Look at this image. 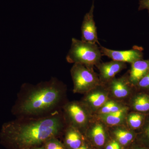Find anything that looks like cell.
Returning <instances> with one entry per match:
<instances>
[{
	"mask_svg": "<svg viewBox=\"0 0 149 149\" xmlns=\"http://www.w3.org/2000/svg\"><path fill=\"white\" fill-rule=\"evenodd\" d=\"M65 124L59 110L42 117L16 118L2 126L1 141L10 149H28L56 137Z\"/></svg>",
	"mask_w": 149,
	"mask_h": 149,
	"instance_id": "cell-1",
	"label": "cell"
},
{
	"mask_svg": "<svg viewBox=\"0 0 149 149\" xmlns=\"http://www.w3.org/2000/svg\"><path fill=\"white\" fill-rule=\"evenodd\" d=\"M65 85L56 77L37 85L24 83L12 108L16 118L40 117L59 110L63 105Z\"/></svg>",
	"mask_w": 149,
	"mask_h": 149,
	"instance_id": "cell-2",
	"label": "cell"
},
{
	"mask_svg": "<svg viewBox=\"0 0 149 149\" xmlns=\"http://www.w3.org/2000/svg\"><path fill=\"white\" fill-rule=\"evenodd\" d=\"M102 56L97 44L73 38L66 60L69 63H80L93 68L100 63Z\"/></svg>",
	"mask_w": 149,
	"mask_h": 149,
	"instance_id": "cell-3",
	"label": "cell"
},
{
	"mask_svg": "<svg viewBox=\"0 0 149 149\" xmlns=\"http://www.w3.org/2000/svg\"><path fill=\"white\" fill-rule=\"evenodd\" d=\"M65 123L81 131H85L94 117V114L82 101L65 103L62 108Z\"/></svg>",
	"mask_w": 149,
	"mask_h": 149,
	"instance_id": "cell-4",
	"label": "cell"
},
{
	"mask_svg": "<svg viewBox=\"0 0 149 149\" xmlns=\"http://www.w3.org/2000/svg\"><path fill=\"white\" fill-rule=\"evenodd\" d=\"M74 93L86 94L102 84L99 75L90 68L80 63H74L70 70Z\"/></svg>",
	"mask_w": 149,
	"mask_h": 149,
	"instance_id": "cell-5",
	"label": "cell"
},
{
	"mask_svg": "<svg viewBox=\"0 0 149 149\" xmlns=\"http://www.w3.org/2000/svg\"><path fill=\"white\" fill-rule=\"evenodd\" d=\"M105 85L109 92L110 97L117 100L122 101L129 99L136 91L135 87L130 84L129 75L125 74L122 77L113 78Z\"/></svg>",
	"mask_w": 149,
	"mask_h": 149,
	"instance_id": "cell-6",
	"label": "cell"
},
{
	"mask_svg": "<svg viewBox=\"0 0 149 149\" xmlns=\"http://www.w3.org/2000/svg\"><path fill=\"white\" fill-rule=\"evenodd\" d=\"M110 98L106 85L102 83L85 94L81 101L94 115Z\"/></svg>",
	"mask_w": 149,
	"mask_h": 149,
	"instance_id": "cell-7",
	"label": "cell"
},
{
	"mask_svg": "<svg viewBox=\"0 0 149 149\" xmlns=\"http://www.w3.org/2000/svg\"><path fill=\"white\" fill-rule=\"evenodd\" d=\"M102 54L116 61L128 63L132 64L134 62L142 59L143 53L139 49H132L125 51H116L100 47Z\"/></svg>",
	"mask_w": 149,
	"mask_h": 149,
	"instance_id": "cell-8",
	"label": "cell"
},
{
	"mask_svg": "<svg viewBox=\"0 0 149 149\" xmlns=\"http://www.w3.org/2000/svg\"><path fill=\"white\" fill-rule=\"evenodd\" d=\"M108 127L94 115L85 131L93 143L97 146H103L107 139Z\"/></svg>",
	"mask_w": 149,
	"mask_h": 149,
	"instance_id": "cell-9",
	"label": "cell"
},
{
	"mask_svg": "<svg viewBox=\"0 0 149 149\" xmlns=\"http://www.w3.org/2000/svg\"><path fill=\"white\" fill-rule=\"evenodd\" d=\"M94 8L93 2L91 10L84 16L81 26V40L100 45L97 27L94 19Z\"/></svg>",
	"mask_w": 149,
	"mask_h": 149,
	"instance_id": "cell-10",
	"label": "cell"
},
{
	"mask_svg": "<svg viewBox=\"0 0 149 149\" xmlns=\"http://www.w3.org/2000/svg\"><path fill=\"white\" fill-rule=\"evenodd\" d=\"M98 69L99 77L101 82L105 84L114 78L115 76L126 67L125 63L122 62L111 61L105 63H100L96 65Z\"/></svg>",
	"mask_w": 149,
	"mask_h": 149,
	"instance_id": "cell-11",
	"label": "cell"
},
{
	"mask_svg": "<svg viewBox=\"0 0 149 149\" xmlns=\"http://www.w3.org/2000/svg\"><path fill=\"white\" fill-rule=\"evenodd\" d=\"M115 140L123 146H128L136 139L137 132L131 130L125 124L108 127Z\"/></svg>",
	"mask_w": 149,
	"mask_h": 149,
	"instance_id": "cell-12",
	"label": "cell"
},
{
	"mask_svg": "<svg viewBox=\"0 0 149 149\" xmlns=\"http://www.w3.org/2000/svg\"><path fill=\"white\" fill-rule=\"evenodd\" d=\"M130 109L145 114L149 113V93L135 92L129 98L128 105Z\"/></svg>",
	"mask_w": 149,
	"mask_h": 149,
	"instance_id": "cell-13",
	"label": "cell"
},
{
	"mask_svg": "<svg viewBox=\"0 0 149 149\" xmlns=\"http://www.w3.org/2000/svg\"><path fill=\"white\" fill-rule=\"evenodd\" d=\"M129 110L130 108L128 106L115 112L107 114L94 115L107 127H111L125 124L126 117Z\"/></svg>",
	"mask_w": 149,
	"mask_h": 149,
	"instance_id": "cell-14",
	"label": "cell"
},
{
	"mask_svg": "<svg viewBox=\"0 0 149 149\" xmlns=\"http://www.w3.org/2000/svg\"><path fill=\"white\" fill-rule=\"evenodd\" d=\"M129 74L130 84L135 87L138 82L149 71V59L139 60L131 64Z\"/></svg>",
	"mask_w": 149,
	"mask_h": 149,
	"instance_id": "cell-15",
	"label": "cell"
},
{
	"mask_svg": "<svg viewBox=\"0 0 149 149\" xmlns=\"http://www.w3.org/2000/svg\"><path fill=\"white\" fill-rule=\"evenodd\" d=\"M67 127L65 139L66 146L70 149L78 148L83 143L81 132L70 125Z\"/></svg>",
	"mask_w": 149,
	"mask_h": 149,
	"instance_id": "cell-16",
	"label": "cell"
},
{
	"mask_svg": "<svg viewBox=\"0 0 149 149\" xmlns=\"http://www.w3.org/2000/svg\"><path fill=\"white\" fill-rule=\"evenodd\" d=\"M146 115L147 114L139 112L129 111L126 117L125 125L131 130L138 131L143 125Z\"/></svg>",
	"mask_w": 149,
	"mask_h": 149,
	"instance_id": "cell-17",
	"label": "cell"
},
{
	"mask_svg": "<svg viewBox=\"0 0 149 149\" xmlns=\"http://www.w3.org/2000/svg\"><path fill=\"white\" fill-rule=\"evenodd\" d=\"M128 107L122 101L110 98L94 115L107 114L118 111Z\"/></svg>",
	"mask_w": 149,
	"mask_h": 149,
	"instance_id": "cell-18",
	"label": "cell"
},
{
	"mask_svg": "<svg viewBox=\"0 0 149 149\" xmlns=\"http://www.w3.org/2000/svg\"><path fill=\"white\" fill-rule=\"evenodd\" d=\"M137 132V138L140 144L149 148V113L147 114L143 125Z\"/></svg>",
	"mask_w": 149,
	"mask_h": 149,
	"instance_id": "cell-19",
	"label": "cell"
},
{
	"mask_svg": "<svg viewBox=\"0 0 149 149\" xmlns=\"http://www.w3.org/2000/svg\"><path fill=\"white\" fill-rule=\"evenodd\" d=\"M135 88L136 91L149 93V71L138 82Z\"/></svg>",
	"mask_w": 149,
	"mask_h": 149,
	"instance_id": "cell-20",
	"label": "cell"
},
{
	"mask_svg": "<svg viewBox=\"0 0 149 149\" xmlns=\"http://www.w3.org/2000/svg\"><path fill=\"white\" fill-rule=\"evenodd\" d=\"M45 149H65L64 146L56 137L49 139L45 143Z\"/></svg>",
	"mask_w": 149,
	"mask_h": 149,
	"instance_id": "cell-21",
	"label": "cell"
},
{
	"mask_svg": "<svg viewBox=\"0 0 149 149\" xmlns=\"http://www.w3.org/2000/svg\"><path fill=\"white\" fill-rule=\"evenodd\" d=\"M121 146L115 140H113L107 145L105 149H121Z\"/></svg>",
	"mask_w": 149,
	"mask_h": 149,
	"instance_id": "cell-22",
	"label": "cell"
},
{
	"mask_svg": "<svg viewBox=\"0 0 149 149\" xmlns=\"http://www.w3.org/2000/svg\"><path fill=\"white\" fill-rule=\"evenodd\" d=\"M148 10L149 13V0H141L139 2V10Z\"/></svg>",
	"mask_w": 149,
	"mask_h": 149,
	"instance_id": "cell-23",
	"label": "cell"
},
{
	"mask_svg": "<svg viewBox=\"0 0 149 149\" xmlns=\"http://www.w3.org/2000/svg\"><path fill=\"white\" fill-rule=\"evenodd\" d=\"M133 149H149V148H147V147L141 144V146H139L136 147Z\"/></svg>",
	"mask_w": 149,
	"mask_h": 149,
	"instance_id": "cell-24",
	"label": "cell"
},
{
	"mask_svg": "<svg viewBox=\"0 0 149 149\" xmlns=\"http://www.w3.org/2000/svg\"><path fill=\"white\" fill-rule=\"evenodd\" d=\"M78 149H89L88 148V146H87L86 145H85V144H83V145H82L81 147H80V148H78Z\"/></svg>",
	"mask_w": 149,
	"mask_h": 149,
	"instance_id": "cell-25",
	"label": "cell"
},
{
	"mask_svg": "<svg viewBox=\"0 0 149 149\" xmlns=\"http://www.w3.org/2000/svg\"><path fill=\"white\" fill-rule=\"evenodd\" d=\"M33 149H45V146L40 147V148H35Z\"/></svg>",
	"mask_w": 149,
	"mask_h": 149,
	"instance_id": "cell-26",
	"label": "cell"
},
{
	"mask_svg": "<svg viewBox=\"0 0 149 149\" xmlns=\"http://www.w3.org/2000/svg\"><path fill=\"white\" fill-rule=\"evenodd\" d=\"M77 149H78V148Z\"/></svg>",
	"mask_w": 149,
	"mask_h": 149,
	"instance_id": "cell-27",
	"label": "cell"
}]
</instances>
